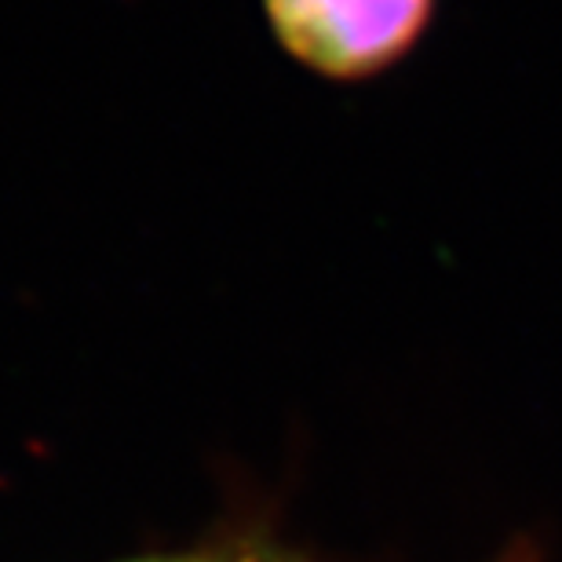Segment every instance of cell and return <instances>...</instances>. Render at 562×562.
<instances>
[{
	"instance_id": "cell-2",
	"label": "cell",
	"mask_w": 562,
	"mask_h": 562,
	"mask_svg": "<svg viewBox=\"0 0 562 562\" xmlns=\"http://www.w3.org/2000/svg\"><path fill=\"white\" fill-rule=\"evenodd\" d=\"M143 562H267V559H212V555H187V559H143Z\"/></svg>"
},
{
	"instance_id": "cell-1",
	"label": "cell",
	"mask_w": 562,
	"mask_h": 562,
	"mask_svg": "<svg viewBox=\"0 0 562 562\" xmlns=\"http://www.w3.org/2000/svg\"><path fill=\"white\" fill-rule=\"evenodd\" d=\"M431 8L435 0H267L281 44L333 77L380 70L420 37Z\"/></svg>"
}]
</instances>
